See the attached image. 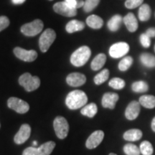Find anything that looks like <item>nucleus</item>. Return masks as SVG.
Returning <instances> with one entry per match:
<instances>
[{
  "label": "nucleus",
  "instance_id": "1",
  "mask_svg": "<svg viewBox=\"0 0 155 155\" xmlns=\"http://www.w3.org/2000/svg\"><path fill=\"white\" fill-rule=\"evenodd\" d=\"M87 102V95L81 90H75L70 92L65 98V104L71 110L78 109L86 105Z\"/></svg>",
  "mask_w": 155,
  "mask_h": 155
},
{
  "label": "nucleus",
  "instance_id": "2",
  "mask_svg": "<svg viewBox=\"0 0 155 155\" xmlns=\"http://www.w3.org/2000/svg\"><path fill=\"white\" fill-rule=\"evenodd\" d=\"M91 55V51L88 46H82L79 48L71 55V62L75 67H81L84 65Z\"/></svg>",
  "mask_w": 155,
  "mask_h": 155
},
{
  "label": "nucleus",
  "instance_id": "3",
  "mask_svg": "<svg viewBox=\"0 0 155 155\" xmlns=\"http://www.w3.org/2000/svg\"><path fill=\"white\" fill-rule=\"evenodd\" d=\"M19 83L28 92L33 91L40 86V80L38 76H32L30 73H25L19 77Z\"/></svg>",
  "mask_w": 155,
  "mask_h": 155
},
{
  "label": "nucleus",
  "instance_id": "4",
  "mask_svg": "<svg viewBox=\"0 0 155 155\" xmlns=\"http://www.w3.org/2000/svg\"><path fill=\"white\" fill-rule=\"evenodd\" d=\"M53 127L55 134L59 139L66 138L69 131V124L63 116H57L53 121Z\"/></svg>",
  "mask_w": 155,
  "mask_h": 155
},
{
  "label": "nucleus",
  "instance_id": "5",
  "mask_svg": "<svg viewBox=\"0 0 155 155\" xmlns=\"http://www.w3.org/2000/svg\"><path fill=\"white\" fill-rule=\"evenodd\" d=\"M44 25L42 20L40 19H35L32 22L27 23L21 27V32L25 35L32 37L40 33L43 29Z\"/></svg>",
  "mask_w": 155,
  "mask_h": 155
},
{
  "label": "nucleus",
  "instance_id": "6",
  "mask_svg": "<svg viewBox=\"0 0 155 155\" xmlns=\"http://www.w3.org/2000/svg\"><path fill=\"white\" fill-rule=\"evenodd\" d=\"M56 38V33L53 29H47L40 36L39 46L42 53H46Z\"/></svg>",
  "mask_w": 155,
  "mask_h": 155
},
{
  "label": "nucleus",
  "instance_id": "7",
  "mask_svg": "<svg viewBox=\"0 0 155 155\" xmlns=\"http://www.w3.org/2000/svg\"><path fill=\"white\" fill-rule=\"evenodd\" d=\"M7 106L9 108L21 114L27 113L30 109V106L28 103L17 97L9 98L7 101Z\"/></svg>",
  "mask_w": 155,
  "mask_h": 155
},
{
  "label": "nucleus",
  "instance_id": "8",
  "mask_svg": "<svg viewBox=\"0 0 155 155\" xmlns=\"http://www.w3.org/2000/svg\"><path fill=\"white\" fill-rule=\"evenodd\" d=\"M129 51V44L124 42H120L112 45L109 49V55L113 58H119L127 55Z\"/></svg>",
  "mask_w": 155,
  "mask_h": 155
},
{
  "label": "nucleus",
  "instance_id": "9",
  "mask_svg": "<svg viewBox=\"0 0 155 155\" xmlns=\"http://www.w3.org/2000/svg\"><path fill=\"white\" fill-rule=\"evenodd\" d=\"M14 54L19 60L25 62H32L38 58V53L35 50H27L19 47L15 48Z\"/></svg>",
  "mask_w": 155,
  "mask_h": 155
},
{
  "label": "nucleus",
  "instance_id": "10",
  "mask_svg": "<svg viewBox=\"0 0 155 155\" xmlns=\"http://www.w3.org/2000/svg\"><path fill=\"white\" fill-rule=\"evenodd\" d=\"M53 9L58 14L68 17H74L77 15V9L71 7L65 2H60L55 4L53 6Z\"/></svg>",
  "mask_w": 155,
  "mask_h": 155
},
{
  "label": "nucleus",
  "instance_id": "11",
  "mask_svg": "<svg viewBox=\"0 0 155 155\" xmlns=\"http://www.w3.org/2000/svg\"><path fill=\"white\" fill-rule=\"evenodd\" d=\"M104 138V133L103 131H95L89 136L86 142V146L89 150L96 148L102 142Z\"/></svg>",
  "mask_w": 155,
  "mask_h": 155
},
{
  "label": "nucleus",
  "instance_id": "12",
  "mask_svg": "<svg viewBox=\"0 0 155 155\" xmlns=\"http://www.w3.org/2000/svg\"><path fill=\"white\" fill-rule=\"evenodd\" d=\"M31 134V127L29 124H25L21 126L18 132L14 137V141L17 144H22L30 138Z\"/></svg>",
  "mask_w": 155,
  "mask_h": 155
},
{
  "label": "nucleus",
  "instance_id": "13",
  "mask_svg": "<svg viewBox=\"0 0 155 155\" xmlns=\"http://www.w3.org/2000/svg\"><path fill=\"white\" fill-rule=\"evenodd\" d=\"M66 82L69 86L78 87L83 86L86 82V77L82 73H72L66 78Z\"/></svg>",
  "mask_w": 155,
  "mask_h": 155
},
{
  "label": "nucleus",
  "instance_id": "14",
  "mask_svg": "<svg viewBox=\"0 0 155 155\" xmlns=\"http://www.w3.org/2000/svg\"><path fill=\"white\" fill-rule=\"evenodd\" d=\"M140 113V104L139 102L133 101L128 105L125 111V116L128 120H134L138 117Z\"/></svg>",
  "mask_w": 155,
  "mask_h": 155
},
{
  "label": "nucleus",
  "instance_id": "15",
  "mask_svg": "<svg viewBox=\"0 0 155 155\" xmlns=\"http://www.w3.org/2000/svg\"><path fill=\"white\" fill-rule=\"evenodd\" d=\"M119 95L116 93H106L103 96L101 104L104 108L114 109L116 106V102L119 100Z\"/></svg>",
  "mask_w": 155,
  "mask_h": 155
},
{
  "label": "nucleus",
  "instance_id": "16",
  "mask_svg": "<svg viewBox=\"0 0 155 155\" xmlns=\"http://www.w3.org/2000/svg\"><path fill=\"white\" fill-rule=\"evenodd\" d=\"M123 21L129 32H134L138 29V22H137V19L133 13L127 14L124 17Z\"/></svg>",
  "mask_w": 155,
  "mask_h": 155
},
{
  "label": "nucleus",
  "instance_id": "17",
  "mask_svg": "<svg viewBox=\"0 0 155 155\" xmlns=\"http://www.w3.org/2000/svg\"><path fill=\"white\" fill-rule=\"evenodd\" d=\"M55 147V143L54 141H47L37 148L36 155H50Z\"/></svg>",
  "mask_w": 155,
  "mask_h": 155
},
{
  "label": "nucleus",
  "instance_id": "18",
  "mask_svg": "<svg viewBox=\"0 0 155 155\" xmlns=\"http://www.w3.org/2000/svg\"><path fill=\"white\" fill-rule=\"evenodd\" d=\"M85 28L84 22L81 21L73 19V20L70 21L66 25L65 30L68 33H73V32H78V31H81Z\"/></svg>",
  "mask_w": 155,
  "mask_h": 155
},
{
  "label": "nucleus",
  "instance_id": "19",
  "mask_svg": "<svg viewBox=\"0 0 155 155\" xmlns=\"http://www.w3.org/2000/svg\"><path fill=\"white\" fill-rule=\"evenodd\" d=\"M142 131L137 129L128 130L124 134V139L129 141H138L142 137Z\"/></svg>",
  "mask_w": 155,
  "mask_h": 155
},
{
  "label": "nucleus",
  "instance_id": "20",
  "mask_svg": "<svg viewBox=\"0 0 155 155\" xmlns=\"http://www.w3.org/2000/svg\"><path fill=\"white\" fill-rule=\"evenodd\" d=\"M106 61V56L105 54L100 53L98 55H96L94 58L91 62V69L93 71H98L101 68H102L103 66L105 65V63Z\"/></svg>",
  "mask_w": 155,
  "mask_h": 155
},
{
  "label": "nucleus",
  "instance_id": "21",
  "mask_svg": "<svg viewBox=\"0 0 155 155\" xmlns=\"http://www.w3.org/2000/svg\"><path fill=\"white\" fill-rule=\"evenodd\" d=\"M123 21V18L121 15H116L111 17L108 22L107 26L108 29L111 31V32H116L121 27V22Z\"/></svg>",
  "mask_w": 155,
  "mask_h": 155
},
{
  "label": "nucleus",
  "instance_id": "22",
  "mask_svg": "<svg viewBox=\"0 0 155 155\" xmlns=\"http://www.w3.org/2000/svg\"><path fill=\"white\" fill-rule=\"evenodd\" d=\"M86 23L90 28L93 29H100L104 25V20L99 16L93 15L87 18Z\"/></svg>",
  "mask_w": 155,
  "mask_h": 155
},
{
  "label": "nucleus",
  "instance_id": "23",
  "mask_svg": "<svg viewBox=\"0 0 155 155\" xmlns=\"http://www.w3.org/2000/svg\"><path fill=\"white\" fill-rule=\"evenodd\" d=\"M139 104L144 108H154L155 107V96L152 95H144L139 98Z\"/></svg>",
  "mask_w": 155,
  "mask_h": 155
},
{
  "label": "nucleus",
  "instance_id": "24",
  "mask_svg": "<svg viewBox=\"0 0 155 155\" xmlns=\"http://www.w3.org/2000/svg\"><path fill=\"white\" fill-rule=\"evenodd\" d=\"M151 14H152V11H151L150 6L147 4L141 5L139 9V19L141 22L148 21L151 17Z\"/></svg>",
  "mask_w": 155,
  "mask_h": 155
},
{
  "label": "nucleus",
  "instance_id": "25",
  "mask_svg": "<svg viewBox=\"0 0 155 155\" xmlns=\"http://www.w3.org/2000/svg\"><path fill=\"white\" fill-rule=\"evenodd\" d=\"M97 112H98V108L94 103H91L88 105L85 106L81 111V113L83 116H88L89 118L94 117Z\"/></svg>",
  "mask_w": 155,
  "mask_h": 155
},
{
  "label": "nucleus",
  "instance_id": "26",
  "mask_svg": "<svg viewBox=\"0 0 155 155\" xmlns=\"http://www.w3.org/2000/svg\"><path fill=\"white\" fill-rule=\"evenodd\" d=\"M141 63L147 68L155 67V57L150 53H143L140 56Z\"/></svg>",
  "mask_w": 155,
  "mask_h": 155
},
{
  "label": "nucleus",
  "instance_id": "27",
  "mask_svg": "<svg viewBox=\"0 0 155 155\" xmlns=\"http://www.w3.org/2000/svg\"><path fill=\"white\" fill-rule=\"evenodd\" d=\"M131 89L135 93H144L149 90V86L145 81H139L133 83Z\"/></svg>",
  "mask_w": 155,
  "mask_h": 155
},
{
  "label": "nucleus",
  "instance_id": "28",
  "mask_svg": "<svg viewBox=\"0 0 155 155\" xmlns=\"http://www.w3.org/2000/svg\"><path fill=\"white\" fill-rule=\"evenodd\" d=\"M108 77H109V71L108 69L103 70L101 72H100L94 77V83L98 86L106 82L108 80Z\"/></svg>",
  "mask_w": 155,
  "mask_h": 155
},
{
  "label": "nucleus",
  "instance_id": "29",
  "mask_svg": "<svg viewBox=\"0 0 155 155\" xmlns=\"http://www.w3.org/2000/svg\"><path fill=\"white\" fill-rule=\"evenodd\" d=\"M140 150L141 154L143 155H152L154 149L150 141H144L141 143L140 144Z\"/></svg>",
  "mask_w": 155,
  "mask_h": 155
},
{
  "label": "nucleus",
  "instance_id": "30",
  "mask_svg": "<svg viewBox=\"0 0 155 155\" xmlns=\"http://www.w3.org/2000/svg\"><path fill=\"white\" fill-rule=\"evenodd\" d=\"M133 63V58L131 56L124 58L119 63V69L121 71H126L131 66Z\"/></svg>",
  "mask_w": 155,
  "mask_h": 155
},
{
  "label": "nucleus",
  "instance_id": "31",
  "mask_svg": "<svg viewBox=\"0 0 155 155\" xmlns=\"http://www.w3.org/2000/svg\"><path fill=\"white\" fill-rule=\"evenodd\" d=\"M124 152L127 155H140V150L133 144H127L124 147Z\"/></svg>",
  "mask_w": 155,
  "mask_h": 155
},
{
  "label": "nucleus",
  "instance_id": "32",
  "mask_svg": "<svg viewBox=\"0 0 155 155\" xmlns=\"http://www.w3.org/2000/svg\"><path fill=\"white\" fill-rule=\"evenodd\" d=\"M125 81L123 79L119 78H114L108 83L110 87L113 88L116 90H120L124 88L125 86Z\"/></svg>",
  "mask_w": 155,
  "mask_h": 155
},
{
  "label": "nucleus",
  "instance_id": "33",
  "mask_svg": "<svg viewBox=\"0 0 155 155\" xmlns=\"http://www.w3.org/2000/svg\"><path fill=\"white\" fill-rule=\"evenodd\" d=\"M100 2V0H86L83 6V10L86 12H90L96 8Z\"/></svg>",
  "mask_w": 155,
  "mask_h": 155
},
{
  "label": "nucleus",
  "instance_id": "34",
  "mask_svg": "<svg viewBox=\"0 0 155 155\" xmlns=\"http://www.w3.org/2000/svg\"><path fill=\"white\" fill-rule=\"evenodd\" d=\"M64 2H66L70 7L75 9L83 7L85 3L83 0H65Z\"/></svg>",
  "mask_w": 155,
  "mask_h": 155
},
{
  "label": "nucleus",
  "instance_id": "35",
  "mask_svg": "<svg viewBox=\"0 0 155 155\" xmlns=\"http://www.w3.org/2000/svg\"><path fill=\"white\" fill-rule=\"evenodd\" d=\"M144 0H127L125 7L128 9H134L142 5Z\"/></svg>",
  "mask_w": 155,
  "mask_h": 155
},
{
  "label": "nucleus",
  "instance_id": "36",
  "mask_svg": "<svg viewBox=\"0 0 155 155\" xmlns=\"http://www.w3.org/2000/svg\"><path fill=\"white\" fill-rule=\"evenodd\" d=\"M140 42L141 45L145 48H150L151 45V40L150 38L146 33L141 34L140 36Z\"/></svg>",
  "mask_w": 155,
  "mask_h": 155
},
{
  "label": "nucleus",
  "instance_id": "37",
  "mask_svg": "<svg viewBox=\"0 0 155 155\" xmlns=\"http://www.w3.org/2000/svg\"><path fill=\"white\" fill-rule=\"evenodd\" d=\"M9 19L6 16L0 17V32L7 28L9 25Z\"/></svg>",
  "mask_w": 155,
  "mask_h": 155
},
{
  "label": "nucleus",
  "instance_id": "38",
  "mask_svg": "<svg viewBox=\"0 0 155 155\" xmlns=\"http://www.w3.org/2000/svg\"><path fill=\"white\" fill-rule=\"evenodd\" d=\"M36 151L37 148H35V147H28V148L25 149V150L23 151L22 155H36Z\"/></svg>",
  "mask_w": 155,
  "mask_h": 155
},
{
  "label": "nucleus",
  "instance_id": "39",
  "mask_svg": "<svg viewBox=\"0 0 155 155\" xmlns=\"http://www.w3.org/2000/svg\"><path fill=\"white\" fill-rule=\"evenodd\" d=\"M146 34L148 35L150 38H154L155 37V28H149L147 30Z\"/></svg>",
  "mask_w": 155,
  "mask_h": 155
},
{
  "label": "nucleus",
  "instance_id": "40",
  "mask_svg": "<svg viewBox=\"0 0 155 155\" xmlns=\"http://www.w3.org/2000/svg\"><path fill=\"white\" fill-rule=\"evenodd\" d=\"M25 1L26 0H12V3L15 4V5H22Z\"/></svg>",
  "mask_w": 155,
  "mask_h": 155
},
{
  "label": "nucleus",
  "instance_id": "41",
  "mask_svg": "<svg viewBox=\"0 0 155 155\" xmlns=\"http://www.w3.org/2000/svg\"><path fill=\"white\" fill-rule=\"evenodd\" d=\"M151 127H152V129L153 131L155 132V117L153 118L152 121V124H151Z\"/></svg>",
  "mask_w": 155,
  "mask_h": 155
},
{
  "label": "nucleus",
  "instance_id": "42",
  "mask_svg": "<svg viewBox=\"0 0 155 155\" xmlns=\"http://www.w3.org/2000/svg\"><path fill=\"white\" fill-rule=\"evenodd\" d=\"M33 145H34V146H36V145H37V141H33Z\"/></svg>",
  "mask_w": 155,
  "mask_h": 155
},
{
  "label": "nucleus",
  "instance_id": "43",
  "mask_svg": "<svg viewBox=\"0 0 155 155\" xmlns=\"http://www.w3.org/2000/svg\"><path fill=\"white\" fill-rule=\"evenodd\" d=\"M109 155H117V154H114V153H111V154H109Z\"/></svg>",
  "mask_w": 155,
  "mask_h": 155
},
{
  "label": "nucleus",
  "instance_id": "44",
  "mask_svg": "<svg viewBox=\"0 0 155 155\" xmlns=\"http://www.w3.org/2000/svg\"><path fill=\"white\" fill-rule=\"evenodd\" d=\"M154 52H155V46H154Z\"/></svg>",
  "mask_w": 155,
  "mask_h": 155
},
{
  "label": "nucleus",
  "instance_id": "45",
  "mask_svg": "<svg viewBox=\"0 0 155 155\" xmlns=\"http://www.w3.org/2000/svg\"><path fill=\"white\" fill-rule=\"evenodd\" d=\"M50 1H53V0H50Z\"/></svg>",
  "mask_w": 155,
  "mask_h": 155
}]
</instances>
